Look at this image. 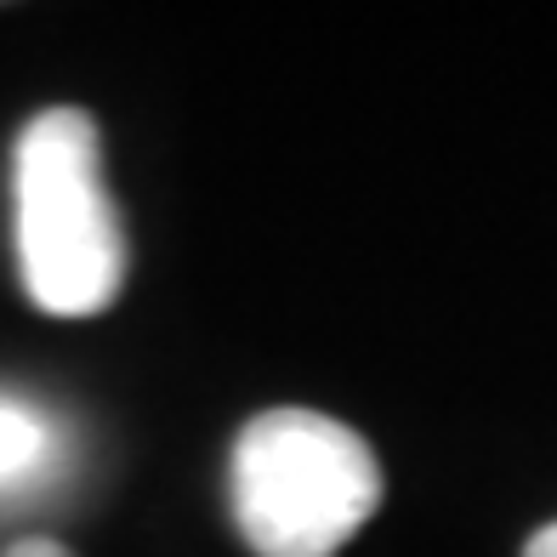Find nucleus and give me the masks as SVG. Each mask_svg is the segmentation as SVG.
I'll return each mask as SVG.
<instances>
[{
	"label": "nucleus",
	"instance_id": "39448f33",
	"mask_svg": "<svg viewBox=\"0 0 557 557\" xmlns=\"http://www.w3.org/2000/svg\"><path fill=\"white\" fill-rule=\"evenodd\" d=\"M523 557H557V523H546L541 535H535V541L523 546Z\"/></svg>",
	"mask_w": 557,
	"mask_h": 557
},
{
	"label": "nucleus",
	"instance_id": "f03ea898",
	"mask_svg": "<svg viewBox=\"0 0 557 557\" xmlns=\"http://www.w3.org/2000/svg\"><path fill=\"white\" fill-rule=\"evenodd\" d=\"M227 490L257 557H336L382 506V467L331 416L268 410L239 433Z\"/></svg>",
	"mask_w": 557,
	"mask_h": 557
},
{
	"label": "nucleus",
	"instance_id": "f257e3e1",
	"mask_svg": "<svg viewBox=\"0 0 557 557\" xmlns=\"http://www.w3.org/2000/svg\"><path fill=\"white\" fill-rule=\"evenodd\" d=\"M17 278L52 319L103 313L125 285V234L103 188V143L86 109H46L12 148Z\"/></svg>",
	"mask_w": 557,
	"mask_h": 557
},
{
	"label": "nucleus",
	"instance_id": "7ed1b4c3",
	"mask_svg": "<svg viewBox=\"0 0 557 557\" xmlns=\"http://www.w3.org/2000/svg\"><path fill=\"white\" fill-rule=\"evenodd\" d=\"M52 421H46L35 404L7 398L0 393V490H23L52 467Z\"/></svg>",
	"mask_w": 557,
	"mask_h": 557
},
{
	"label": "nucleus",
	"instance_id": "20e7f679",
	"mask_svg": "<svg viewBox=\"0 0 557 557\" xmlns=\"http://www.w3.org/2000/svg\"><path fill=\"white\" fill-rule=\"evenodd\" d=\"M0 557H74V552L58 546V541H46V535H23V541H12Z\"/></svg>",
	"mask_w": 557,
	"mask_h": 557
}]
</instances>
